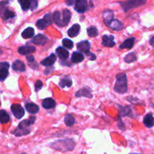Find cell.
Returning <instances> with one entry per match:
<instances>
[{"instance_id": "cell-11", "label": "cell", "mask_w": 154, "mask_h": 154, "mask_svg": "<svg viewBox=\"0 0 154 154\" xmlns=\"http://www.w3.org/2000/svg\"><path fill=\"white\" fill-rule=\"evenodd\" d=\"M57 56L59 58H60L63 60H67V59L69 57V52L66 50V48H63V47H59L56 50Z\"/></svg>"}, {"instance_id": "cell-21", "label": "cell", "mask_w": 154, "mask_h": 154, "mask_svg": "<svg viewBox=\"0 0 154 154\" xmlns=\"http://www.w3.org/2000/svg\"><path fill=\"white\" fill-rule=\"evenodd\" d=\"M144 126L147 128H151L154 126V118L152 114H147L143 120Z\"/></svg>"}, {"instance_id": "cell-17", "label": "cell", "mask_w": 154, "mask_h": 154, "mask_svg": "<svg viewBox=\"0 0 154 154\" xmlns=\"http://www.w3.org/2000/svg\"><path fill=\"white\" fill-rule=\"evenodd\" d=\"M108 27L115 31H120L123 28V23L118 20H113L108 26Z\"/></svg>"}, {"instance_id": "cell-3", "label": "cell", "mask_w": 154, "mask_h": 154, "mask_svg": "<svg viewBox=\"0 0 154 154\" xmlns=\"http://www.w3.org/2000/svg\"><path fill=\"white\" fill-rule=\"evenodd\" d=\"M114 90L116 93H120V94H124L128 91L127 77H126V74L120 73L117 75Z\"/></svg>"}, {"instance_id": "cell-7", "label": "cell", "mask_w": 154, "mask_h": 154, "mask_svg": "<svg viewBox=\"0 0 154 154\" xmlns=\"http://www.w3.org/2000/svg\"><path fill=\"white\" fill-rule=\"evenodd\" d=\"M87 0H76L75 4V10L78 13H84L87 11Z\"/></svg>"}, {"instance_id": "cell-22", "label": "cell", "mask_w": 154, "mask_h": 154, "mask_svg": "<svg viewBox=\"0 0 154 154\" xmlns=\"http://www.w3.org/2000/svg\"><path fill=\"white\" fill-rule=\"evenodd\" d=\"M84 57L81 52L75 51L72 55V62L74 63H79L84 60Z\"/></svg>"}, {"instance_id": "cell-5", "label": "cell", "mask_w": 154, "mask_h": 154, "mask_svg": "<svg viewBox=\"0 0 154 154\" xmlns=\"http://www.w3.org/2000/svg\"><path fill=\"white\" fill-rule=\"evenodd\" d=\"M11 110L12 114H14L17 119H21L25 114L24 112V109L22 108L20 105L19 104H14L11 107Z\"/></svg>"}, {"instance_id": "cell-30", "label": "cell", "mask_w": 154, "mask_h": 154, "mask_svg": "<svg viewBox=\"0 0 154 154\" xmlns=\"http://www.w3.org/2000/svg\"><path fill=\"white\" fill-rule=\"evenodd\" d=\"M0 116H1L2 124L7 123L10 121V116L8 114L7 111H5V110H1V111H0Z\"/></svg>"}, {"instance_id": "cell-14", "label": "cell", "mask_w": 154, "mask_h": 154, "mask_svg": "<svg viewBox=\"0 0 154 154\" xmlns=\"http://www.w3.org/2000/svg\"><path fill=\"white\" fill-rule=\"evenodd\" d=\"M56 60H57V56L54 54H51L49 57H48L45 60H42L41 62V64L44 66H46V67H49V66H53V64L55 63Z\"/></svg>"}, {"instance_id": "cell-16", "label": "cell", "mask_w": 154, "mask_h": 154, "mask_svg": "<svg viewBox=\"0 0 154 154\" xmlns=\"http://www.w3.org/2000/svg\"><path fill=\"white\" fill-rule=\"evenodd\" d=\"M18 53L21 55H26L35 51V48L33 46H21L18 48Z\"/></svg>"}, {"instance_id": "cell-29", "label": "cell", "mask_w": 154, "mask_h": 154, "mask_svg": "<svg viewBox=\"0 0 154 154\" xmlns=\"http://www.w3.org/2000/svg\"><path fill=\"white\" fill-rule=\"evenodd\" d=\"M53 17H54V21L56 24H57L58 26H64L63 23V20H61V16H60V12L57 11L54 13L53 14Z\"/></svg>"}, {"instance_id": "cell-28", "label": "cell", "mask_w": 154, "mask_h": 154, "mask_svg": "<svg viewBox=\"0 0 154 154\" xmlns=\"http://www.w3.org/2000/svg\"><path fill=\"white\" fill-rule=\"evenodd\" d=\"M60 86L62 88H64V87H71L72 85V81L70 79L69 77H64V78H62L60 81Z\"/></svg>"}, {"instance_id": "cell-24", "label": "cell", "mask_w": 154, "mask_h": 154, "mask_svg": "<svg viewBox=\"0 0 154 154\" xmlns=\"http://www.w3.org/2000/svg\"><path fill=\"white\" fill-rule=\"evenodd\" d=\"M26 109L30 114H36L39 111V108L37 105L32 102L26 104Z\"/></svg>"}, {"instance_id": "cell-34", "label": "cell", "mask_w": 154, "mask_h": 154, "mask_svg": "<svg viewBox=\"0 0 154 154\" xmlns=\"http://www.w3.org/2000/svg\"><path fill=\"white\" fill-rule=\"evenodd\" d=\"M20 4L21 8L23 11H27L30 8V1L29 0H18Z\"/></svg>"}, {"instance_id": "cell-18", "label": "cell", "mask_w": 154, "mask_h": 154, "mask_svg": "<svg viewBox=\"0 0 154 154\" xmlns=\"http://www.w3.org/2000/svg\"><path fill=\"white\" fill-rule=\"evenodd\" d=\"M135 37L129 38L125 40L124 42L120 45V48H121V49H131V48L133 47L134 43H135Z\"/></svg>"}, {"instance_id": "cell-45", "label": "cell", "mask_w": 154, "mask_h": 154, "mask_svg": "<svg viewBox=\"0 0 154 154\" xmlns=\"http://www.w3.org/2000/svg\"><path fill=\"white\" fill-rule=\"evenodd\" d=\"M9 1H10V0H9Z\"/></svg>"}, {"instance_id": "cell-42", "label": "cell", "mask_w": 154, "mask_h": 154, "mask_svg": "<svg viewBox=\"0 0 154 154\" xmlns=\"http://www.w3.org/2000/svg\"><path fill=\"white\" fill-rule=\"evenodd\" d=\"M26 60L28 61V63H32V62L35 61V60L34 57H33V56H32V55L26 56Z\"/></svg>"}, {"instance_id": "cell-2", "label": "cell", "mask_w": 154, "mask_h": 154, "mask_svg": "<svg viewBox=\"0 0 154 154\" xmlns=\"http://www.w3.org/2000/svg\"><path fill=\"white\" fill-rule=\"evenodd\" d=\"M75 144L74 141L70 138L62 139L56 141L51 144V147L56 150L61 152H66L72 150L75 147Z\"/></svg>"}, {"instance_id": "cell-9", "label": "cell", "mask_w": 154, "mask_h": 154, "mask_svg": "<svg viewBox=\"0 0 154 154\" xmlns=\"http://www.w3.org/2000/svg\"><path fill=\"white\" fill-rule=\"evenodd\" d=\"M102 44L103 46L108 47V48H112L116 45L114 42V35H105L102 36Z\"/></svg>"}, {"instance_id": "cell-33", "label": "cell", "mask_w": 154, "mask_h": 154, "mask_svg": "<svg viewBox=\"0 0 154 154\" xmlns=\"http://www.w3.org/2000/svg\"><path fill=\"white\" fill-rule=\"evenodd\" d=\"M98 33H99L98 29L96 26H90L87 29V34H88L90 37H96L98 35Z\"/></svg>"}, {"instance_id": "cell-36", "label": "cell", "mask_w": 154, "mask_h": 154, "mask_svg": "<svg viewBox=\"0 0 154 154\" xmlns=\"http://www.w3.org/2000/svg\"><path fill=\"white\" fill-rule=\"evenodd\" d=\"M44 20H45V22L48 24V25H51L52 23L53 20H54V17H53V14L51 13V12H48L44 16Z\"/></svg>"}, {"instance_id": "cell-15", "label": "cell", "mask_w": 154, "mask_h": 154, "mask_svg": "<svg viewBox=\"0 0 154 154\" xmlns=\"http://www.w3.org/2000/svg\"><path fill=\"white\" fill-rule=\"evenodd\" d=\"M56 103L55 100L52 99V98H47V99H45L42 102V105L44 108L45 109H52V108H55Z\"/></svg>"}, {"instance_id": "cell-12", "label": "cell", "mask_w": 154, "mask_h": 154, "mask_svg": "<svg viewBox=\"0 0 154 154\" xmlns=\"http://www.w3.org/2000/svg\"><path fill=\"white\" fill-rule=\"evenodd\" d=\"M77 48H78V50L80 52L87 54V53H88L90 51V44L88 41H83V42L78 43Z\"/></svg>"}, {"instance_id": "cell-37", "label": "cell", "mask_w": 154, "mask_h": 154, "mask_svg": "<svg viewBox=\"0 0 154 154\" xmlns=\"http://www.w3.org/2000/svg\"><path fill=\"white\" fill-rule=\"evenodd\" d=\"M63 45L65 48H68V49H72V48H73L74 43L72 41L69 40V39L64 38L63 40Z\"/></svg>"}, {"instance_id": "cell-26", "label": "cell", "mask_w": 154, "mask_h": 154, "mask_svg": "<svg viewBox=\"0 0 154 154\" xmlns=\"http://www.w3.org/2000/svg\"><path fill=\"white\" fill-rule=\"evenodd\" d=\"M119 111L121 117H126V116H130V114L132 113V108L129 106H119Z\"/></svg>"}, {"instance_id": "cell-1", "label": "cell", "mask_w": 154, "mask_h": 154, "mask_svg": "<svg viewBox=\"0 0 154 154\" xmlns=\"http://www.w3.org/2000/svg\"><path fill=\"white\" fill-rule=\"evenodd\" d=\"M35 119L36 117H31L28 120H25L23 121L20 122L17 127L16 128V129L12 133L16 135L17 137L23 136V135H26L29 134L30 132H31V129L29 127L34 124Z\"/></svg>"}, {"instance_id": "cell-8", "label": "cell", "mask_w": 154, "mask_h": 154, "mask_svg": "<svg viewBox=\"0 0 154 154\" xmlns=\"http://www.w3.org/2000/svg\"><path fill=\"white\" fill-rule=\"evenodd\" d=\"M102 18H103L104 23L106 26H108V24L114 20V12L113 11L106 9L102 12Z\"/></svg>"}, {"instance_id": "cell-41", "label": "cell", "mask_w": 154, "mask_h": 154, "mask_svg": "<svg viewBox=\"0 0 154 154\" xmlns=\"http://www.w3.org/2000/svg\"><path fill=\"white\" fill-rule=\"evenodd\" d=\"M29 66H31V67L33 69H35V70H36V69H38V66L37 63H36L35 61L32 62V63H29Z\"/></svg>"}, {"instance_id": "cell-35", "label": "cell", "mask_w": 154, "mask_h": 154, "mask_svg": "<svg viewBox=\"0 0 154 154\" xmlns=\"http://www.w3.org/2000/svg\"><path fill=\"white\" fill-rule=\"evenodd\" d=\"M36 26H37L38 28L39 29H45L47 28V26H48V24L45 22V20L44 19L38 20L36 22Z\"/></svg>"}, {"instance_id": "cell-44", "label": "cell", "mask_w": 154, "mask_h": 154, "mask_svg": "<svg viewBox=\"0 0 154 154\" xmlns=\"http://www.w3.org/2000/svg\"><path fill=\"white\" fill-rule=\"evenodd\" d=\"M150 45H151V46L154 47V35L153 36V37L151 38H150Z\"/></svg>"}, {"instance_id": "cell-40", "label": "cell", "mask_w": 154, "mask_h": 154, "mask_svg": "<svg viewBox=\"0 0 154 154\" xmlns=\"http://www.w3.org/2000/svg\"><path fill=\"white\" fill-rule=\"evenodd\" d=\"M86 55H87V57H88L89 60H95L96 59V56L94 54H93V53L90 52V51H89L88 53H87V54H86Z\"/></svg>"}, {"instance_id": "cell-43", "label": "cell", "mask_w": 154, "mask_h": 154, "mask_svg": "<svg viewBox=\"0 0 154 154\" xmlns=\"http://www.w3.org/2000/svg\"><path fill=\"white\" fill-rule=\"evenodd\" d=\"M75 2H76V0H66V4L69 6H71L72 5L75 4Z\"/></svg>"}, {"instance_id": "cell-25", "label": "cell", "mask_w": 154, "mask_h": 154, "mask_svg": "<svg viewBox=\"0 0 154 154\" xmlns=\"http://www.w3.org/2000/svg\"><path fill=\"white\" fill-rule=\"evenodd\" d=\"M15 17V13L14 12L11 11H9L8 8H5L4 10L2 9V17L3 20H9L11 19V18L14 17Z\"/></svg>"}, {"instance_id": "cell-32", "label": "cell", "mask_w": 154, "mask_h": 154, "mask_svg": "<svg viewBox=\"0 0 154 154\" xmlns=\"http://www.w3.org/2000/svg\"><path fill=\"white\" fill-rule=\"evenodd\" d=\"M136 60H137V57L136 55H135V53L133 52L127 54V55L124 57V61L127 63H133V62L136 61Z\"/></svg>"}, {"instance_id": "cell-23", "label": "cell", "mask_w": 154, "mask_h": 154, "mask_svg": "<svg viewBox=\"0 0 154 154\" xmlns=\"http://www.w3.org/2000/svg\"><path fill=\"white\" fill-rule=\"evenodd\" d=\"M71 17H72V13L68 9H64L63 11V23L64 26L69 24L71 20Z\"/></svg>"}, {"instance_id": "cell-39", "label": "cell", "mask_w": 154, "mask_h": 154, "mask_svg": "<svg viewBox=\"0 0 154 154\" xmlns=\"http://www.w3.org/2000/svg\"><path fill=\"white\" fill-rule=\"evenodd\" d=\"M43 87V84H42V81L40 80H38L35 82V91L38 92Z\"/></svg>"}, {"instance_id": "cell-38", "label": "cell", "mask_w": 154, "mask_h": 154, "mask_svg": "<svg viewBox=\"0 0 154 154\" xmlns=\"http://www.w3.org/2000/svg\"><path fill=\"white\" fill-rule=\"evenodd\" d=\"M38 8V0H30V9L32 11L35 10Z\"/></svg>"}, {"instance_id": "cell-20", "label": "cell", "mask_w": 154, "mask_h": 154, "mask_svg": "<svg viewBox=\"0 0 154 154\" xmlns=\"http://www.w3.org/2000/svg\"><path fill=\"white\" fill-rule=\"evenodd\" d=\"M12 69L13 70L16 71V72H25L26 70V66L22 61L20 60H16L14 63L12 65Z\"/></svg>"}, {"instance_id": "cell-10", "label": "cell", "mask_w": 154, "mask_h": 154, "mask_svg": "<svg viewBox=\"0 0 154 154\" xmlns=\"http://www.w3.org/2000/svg\"><path fill=\"white\" fill-rule=\"evenodd\" d=\"M75 97H86L89 98V99H91L93 97V94H92L91 90H90L87 87H85V88H82L81 90L76 92V93H75Z\"/></svg>"}, {"instance_id": "cell-27", "label": "cell", "mask_w": 154, "mask_h": 154, "mask_svg": "<svg viewBox=\"0 0 154 154\" xmlns=\"http://www.w3.org/2000/svg\"><path fill=\"white\" fill-rule=\"evenodd\" d=\"M35 34V30L32 27H28L23 32H22V37L23 38L27 39L33 37Z\"/></svg>"}, {"instance_id": "cell-31", "label": "cell", "mask_w": 154, "mask_h": 154, "mask_svg": "<svg viewBox=\"0 0 154 154\" xmlns=\"http://www.w3.org/2000/svg\"><path fill=\"white\" fill-rule=\"evenodd\" d=\"M64 122L65 123H66V126H72L75 123V118L74 117V116L72 115V114H67V115L65 117Z\"/></svg>"}, {"instance_id": "cell-6", "label": "cell", "mask_w": 154, "mask_h": 154, "mask_svg": "<svg viewBox=\"0 0 154 154\" xmlns=\"http://www.w3.org/2000/svg\"><path fill=\"white\" fill-rule=\"evenodd\" d=\"M8 63L2 62L0 63V81H4L8 76Z\"/></svg>"}, {"instance_id": "cell-19", "label": "cell", "mask_w": 154, "mask_h": 154, "mask_svg": "<svg viewBox=\"0 0 154 154\" xmlns=\"http://www.w3.org/2000/svg\"><path fill=\"white\" fill-rule=\"evenodd\" d=\"M80 29H81V26L79 24H75L68 30V35L72 38L76 37L79 34Z\"/></svg>"}, {"instance_id": "cell-4", "label": "cell", "mask_w": 154, "mask_h": 154, "mask_svg": "<svg viewBox=\"0 0 154 154\" xmlns=\"http://www.w3.org/2000/svg\"><path fill=\"white\" fill-rule=\"evenodd\" d=\"M147 0H127V1L120 2V4L121 5L122 8L125 11L130 10L132 8L138 7L140 5L145 4Z\"/></svg>"}, {"instance_id": "cell-13", "label": "cell", "mask_w": 154, "mask_h": 154, "mask_svg": "<svg viewBox=\"0 0 154 154\" xmlns=\"http://www.w3.org/2000/svg\"><path fill=\"white\" fill-rule=\"evenodd\" d=\"M48 40V38L46 35H45L43 34H38L37 35L33 38L32 40V42L34 44H36V45H44L46 44Z\"/></svg>"}]
</instances>
